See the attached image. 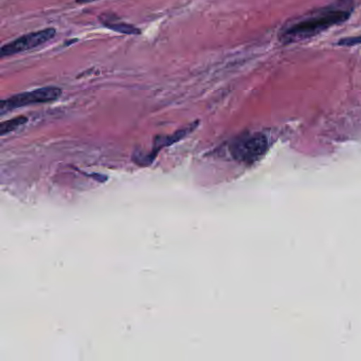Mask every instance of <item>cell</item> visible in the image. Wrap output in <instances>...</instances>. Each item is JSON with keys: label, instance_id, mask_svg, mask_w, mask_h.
Returning <instances> with one entry per match:
<instances>
[{"label": "cell", "instance_id": "1", "mask_svg": "<svg viewBox=\"0 0 361 361\" xmlns=\"http://www.w3.org/2000/svg\"><path fill=\"white\" fill-rule=\"evenodd\" d=\"M355 10V0H335L329 5L306 12L283 25L278 33L282 45H290L318 37L333 27L350 20Z\"/></svg>", "mask_w": 361, "mask_h": 361}, {"label": "cell", "instance_id": "2", "mask_svg": "<svg viewBox=\"0 0 361 361\" xmlns=\"http://www.w3.org/2000/svg\"><path fill=\"white\" fill-rule=\"evenodd\" d=\"M63 90L56 86H47V87L37 88L31 92H22L14 94L10 98L1 101L0 104V114L1 116L8 111H14L16 109L30 106L35 104H47L59 100L62 97Z\"/></svg>", "mask_w": 361, "mask_h": 361}, {"label": "cell", "instance_id": "3", "mask_svg": "<svg viewBox=\"0 0 361 361\" xmlns=\"http://www.w3.org/2000/svg\"><path fill=\"white\" fill-rule=\"evenodd\" d=\"M268 140L265 135L247 134L238 137L230 147L232 156L244 162H253L267 151Z\"/></svg>", "mask_w": 361, "mask_h": 361}, {"label": "cell", "instance_id": "4", "mask_svg": "<svg viewBox=\"0 0 361 361\" xmlns=\"http://www.w3.org/2000/svg\"><path fill=\"white\" fill-rule=\"evenodd\" d=\"M56 35V29L47 28L23 35V37L4 45L0 49V56L4 59L35 49V48L47 43V42L51 41L52 39H54Z\"/></svg>", "mask_w": 361, "mask_h": 361}, {"label": "cell", "instance_id": "5", "mask_svg": "<svg viewBox=\"0 0 361 361\" xmlns=\"http://www.w3.org/2000/svg\"><path fill=\"white\" fill-rule=\"evenodd\" d=\"M101 25L105 28L111 29L115 32L121 33L126 35H140V29L137 28L134 25L128 24V23L122 22L119 18L114 16V14H103L99 18Z\"/></svg>", "mask_w": 361, "mask_h": 361}, {"label": "cell", "instance_id": "6", "mask_svg": "<svg viewBox=\"0 0 361 361\" xmlns=\"http://www.w3.org/2000/svg\"><path fill=\"white\" fill-rule=\"evenodd\" d=\"M200 122L196 121L194 123L190 124L187 128H183V130H177L174 134L171 135V136H158L155 138V147H154L153 151L152 153L154 155L157 156L158 152L160 149H164V147H171V145H174V143L178 142V141L183 140L185 137H187L188 135L191 134L194 130H196Z\"/></svg>", "mask_w": 361, "mask_h": 361}, {"label": "cell", "instance_id": "7", "mask_svg": "<svg viewBox=\"0 0 361 361\" xmlns=\"http://www.w3.org/2000/svg\"><path fill=\"white\" fill-rule=\"evenodd\" d=\"M27 122H28V118L25 117V116H20V117L13 118V119L8 120V121H4L0 126V135L6 136V135L10 134V133L14 132L20 126H24Z\"/></svg>", "mask_w": 361, "mask_h": 361}, {"label": "cell", "instance_id": "8", "mask_svg": "<svg viewBox=\"0 0 361 361\" xmlns=\"http://www.w3.org/2000/svg\"><path fill=\"white\" fill-rule=\"evenodd\" d=\"M98 0H75V3L80 5H86V4L96 3Z\"/></svg>", "mask_w": 361, "mask_h": 361}]
</instances>
